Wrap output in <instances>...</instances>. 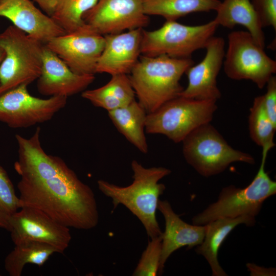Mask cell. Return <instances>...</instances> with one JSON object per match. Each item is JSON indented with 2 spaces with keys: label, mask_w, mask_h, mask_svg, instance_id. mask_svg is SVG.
<instances>
[{
  "label": "cell",
  "mask_w": 276,
  "mask_h": 276,
  "mask_svg": "<svg viewBox=\"0 0 276 276\" xmlns=\"http://www.w3.org/2000/svg\"><path fill=\"white\" fill-rule=\"evenodd\" d=\"M256 217L243 215L236 218H219L206 225V229L202 243L195 248L196 252L202 256L209 263L213 276H227L218 260V251L229 233L238 225L244 224L254 226Z\"/></svg>",
  "instance_id": "19"
},
{
  "label": "cell",
  "mask_w": 276,
  "mask_h": 276,
  "mask_svg": "<svg viewBox=\"0 0 276 276\" xmlns=\"http://www.w3.org/2000/svg\"><path fill=\"white\" fill-rule=\"evenodd\" d=\"M98 1L56 0L51 17L66 33L73 32L85 25L84 14L93 8Z\"/></svg>",
  "instance_id": "26"
},
{
  "label": "cell",
  "mask_w": 276,
  "mask_h": 276,
  "mask_svg": "<svg viewBox=\"0 0 276 276\" xmlns=\"http://www.w3.org/2000/svg\"><path fill=\"white\" fill-rule=\"evenodd\" d=\"M0 45L5 52L0 65V95L38 79L44 44L12 25L0 34Z\"/></svg>",
  "instance_id": "5"
},
{
  "label": "cell",
  "mask_w": 276,
  "mask_h": 276,
  "mask_svg": "<svg viewBox=\"0 0 276 276\" xmlns=\"http://www.w3.org/2000/svg\"><path fill=\"white\" fill-rule=\"evenodd\" d=\"M11 239L14 244L25 241L45 243L63 254L72 236L69 227L37 209L23 206L9 217Z\"/></svg>",
  "instance_id": "12"
},
{
  "label": "cell",
  "mask_w": 276,
  "mask_h": 276,
  "mask_svg": "<svg viewBox=\"0 0 276 276\" xmlns=\"http://www.w3.org/2000/svg\"><path fill=\"white\" fill-rule=\"evenodd\" d=\"M269 150L262 149L259 170L251 182L243 188L230 185L222 189L216 201L194 216L192 223L203 225L219 218H236L243 215L256 217L264 202L276 194V182L265 170Z\"/></svg>",
  "instance_id": "4"
},
{
  "label": "cell",
  "mask_w": 276,
  "mask_h": 276,
  "mask_svg": "<svg viewBox=\"0 0 276 276\" xmlns=\"http://www.w3.org/2000/svg\"><path fill=\"white\" fill-rule=\"evenodd\" d=\"M225 42L221 37L213 36L205 49L206 54L198 64L192 65L185 72L187 86L179 96L198 100L217 101L221 97L217 78L223 65Z\"/></svg>",
  "instance_id": "14"
},
{
  "label": "cell",
  "mask_w": 276,
  "mask_h": 276,
  "mask_svg": "<svg viewBox=\"0 0 276 276\" xmlns=\"http://www.w3.org/2000/svg\"><path fill=\"white\" fill-rule=\"evenodd\" d=\"M81 96L94 106L109 111L127 105L135 100V94L126 74L111 76L104 85L82 91Z\"/></svg>",
  "instance_id": "22"
},
{
  "label": "cell",
  "mask_w": 276,
  "mask_h": 276,
  "mask_svg": "<svg viewBox=\"0 0 276 276\" xmlns=\"http://www.w3.org/2000/svg\"><path fill=\"white\" fill-rule=\"evenodd\" d=\"M44 44L73 72L94 75L104 48L105 38L85 24L73 32L51 39Z\"/></svg>",
  "instance_id": "11"
},
{
  "label": "cell",
  "mask_w": 276,
  "mask_h": 276,
  "mask_svg": "<svg viewBox=\"0 0 276 276\" xmlns=\"http://www.w3.org/2000/svg\"><path fill=\"white\" fill-rule=\"evenodd\" d=\"M117 130L140 151L147 153L148 146L145 134L147 113L135 100L124 107L108 111Z\"/></svg>",
  "instance_id": "21"
},
{
  "label": "cell",
  "mask_w": 276,
  "mask_h": 276,
  "mask_svg": "<svg viewBox=\"0 0 276 276\" xmlns=\"http://www.w3.org/2000/svg\"><path fill=\"white\" fill-rule=\"evenodd\" d=\"M28 86L20 85L0 95V122L13 128L28 127L50 120L65 107L67 98L36 97Z\"/></svg>",
  "instance_id": "10"
},
{
  "label": "cell",
  "mask_w": 276,
  "mask_h": 276,
  "mask_svg": "<svg viewBox=\"0 0 276 276\" xmlns=\"http://www.w3.org/2000/svg\"><path fill=\"white\" fill-rule=\"evenodd\" d=\"M216 102L178 96L147 113L145 132L182 142L195 129L211 122L217 109Z\"/></svg>",
  "instance_id": "7"
},
{
  "label": "cell",
  "mask_w": 276,
  "mask_h": 276,
  "mask_svg": "<svg viewBox=\"0 0 276 276\" xmlns=\"http://www.w3.org/2000/svg\"><path fill=\"white\" fill-rule=\"evenodd\" d=\"M182 142L186 162L205 177L223 172L235 162L255 163L251 154L231 146L210 123L195 129Z\"/></svg>",
  "instance_id": "6"
},
{
  "label": "cell",
  "mask_w": 276,
  "mask_h": 276,
  "mask_svg": "<svg viewBox=\"0 0 276 276\" xmlns=\"http://www.w3.org/2000/svg\"><path fill=\"white\" fill-rule=\"evenodd\" d=\"M133 181L126 187H120L104 180L97 181L99 190L112 200L114 209L122 204L141 221L150 238L161 236L163 232L156 217L159 196L165 186L159 181L169 175L166 168H145L136 160L131 164Z\"/></svg>",
  "instance_id": "2"
},
{
  "label": "cell",
  "mask_w": 276,
  "mask_h": 276,
  "mask_svg": "<svg viewBox=\"0 0 276 276\" xmlns=\"http://www.w3.org/2000/svg\"><path fill=\"white\" fill-rule=\"evenodd\" d=\"M0 16L31 37L45 44L66 32L30 0H0Z\"/></svg>",
  "instance_id": "17"
},
{
  "label": "cell",
  "mask_w": 276,
  "mask_h": 276,
  "mask_svg": "<svg viewBox=\"0 0 276 276\" xmlns=\"http://www.w3.org/2000/svg\"><path fill=\"white\" fill-rule=\"evenodd\" d=\"M215 11L216 15L213 20L218 26L233 29L241 25L246 28L255 42L264 48L263 28L251 0H224Z\"/></svg>",
  "instance_id": "20"
},
{
  "label": "cell",
  "mask_w": 276,
  "mask_h": 276,
  "mask_svg": "<svg viewBox=\"0 0 276 276\" xmlns=\"http://www.w3.org/2000/svg\"><path fill=\"white\" fill-rule=\"evenodd\" d=\"M83 19L103 36L142 29L149 22L143 0H98Z\"/></svg>",
  "instance_id": "13"
},
{
  "label": "cell",
  "mask_w": 276,
  "mask_h": 276,
  "mask_svg": "<svg viewBox=\"0 0 276 276\" xmlns=\"http://www.w3.org/2000/svg\"><path fill=\"white\" fill-rule=\"evenodd\" d=\"M162 240V235L150 238L132 275L155 276L159 274Z\"/></svg>",
  "instance_id": "27"
},
{
  "label": "cell",
  "mask_w": 276,
  "mask_h": 276,
  "mask_svg": "<svg viewBox=\"0 0 276 276\" xmlns=\"http://www.w3.org/2000/svg\"><path fill=\"white\" fill-rule=\"evenodd\" d=\"M193 64L191 58L140 56L129 78L138 102L147 113L179 96L183 89L180 78Z\"/></svg>",
  "instance_id": "3"
},
{
  "label": "cell",
  "mask_w": 276,
  "mask_h": 276,
  "mask_svg": "<svg viewBox=\"0 0 276 276\" xmlns=\"http://www.w3.org/2000/svg\"><path fill=\"white\" fill-rule=\"evenodd\" d=\"M57 250L49 244L25 241L15 244L14 249L6 256L4 267L10 276H20L27 264L42 266Z\"/></svg>",
  "instance_id": "23"
},
{
  "label": "cell",
  "mask_w": 276,
  "mask_h": 276,
  "mask_svg": "<svg viewBox=\"0 0 276 276\" xmlns=\"http://www.w3.org/2000/svg\"><path fill=\"white\" fill-rule=\"evenodd\" d=\"M19 209V197L7 171L0 165V211L9 217Z\"/></svg>",
  "instance_id": "28"
},
{
  "label": "cell",
  "mask_w": 276,
  "mask_h": 276,
  "mask_svg": "<svg viewBox=\"0 0 276 276\" xmlns=\"http://www.w3.org/2000/svg\"><path fill=\"white\" fill-rule=\"evenodd\" d=\"M223 60L226 75L235 80H248L260 89L276 72V62L269 57L247 31H234L227 36Z\"/></svg>",
  "instance_id": "9"
},
{
  "label": "cell",
  "mask_w": 276,
  "mask_h": 276,
  "mask_svg": "<svg viewBox=\"0 0 276 276\" xmlns=\"http://www.w3.org/2000/svg\"><path fill=\"white\" fill-rule=\"evenodd\" d=\"M263 28L276 30V0H251Z\"/></svg>",
  "instance_id": "29"
},
{
  "label": "cell",
  "mask_w": 276,
  "mask_h": 276,
  "mask_svg": "<svg viewBox=\"0 0 276 276\" xmlns=\"http://www.w3.org/2000/svg\"><path fill=\"white\" fill-rule=\"evenodd\" d=\"M267 90L263 95L265 110L272 123L276 126V77L273 75L266 84Z\"/></svg>",
  "instance_id": "30"
},
{
  "label": "cell",
  "mask_w": 276,
  "mask_h": 276,
  "mask_svg": "<svg viewBox=\"0 0 276 276\" xmlns=\"http://www.w3.org/2000/svg\"><path fill=\"white\" fill-rule=\"evenodd\" d=\"M94 80V75H79L73 72L44 45L42 70L37 84L40 94L67 98L83 91Z\"/></svg>",
  "instance_id": "15"
},
{
  "label": "cell",
  "mask_w": 276,
  "mask_h": 276,
  "mask_svg": "<svg viewBox=\"0 0 276 276\" xmlns=\"http://www.w3.org/2000/svg\"><path fill=\"white\" fill-rule=\"evenodd\" d=\"M142 29L104 35L105 45L96 73L111 76L130 73L141 53Z\"/></svg>",
  "instance_id": "16"
},
{
  "label": "cell",
  "mask_w": 276,
  "mask_h": 276,
  "mask_svg": "<svg viewBox=\"0 0 276 276\" xmlns=\"http://www.w3.org/2000/svg\"><path fill=\"white\" fill-rule=\"evenodd\" d=\"M218 27L214 20L197 26L166 20L157 30L142 29L141 53L149 57L165 55L174 58H191L194 52L205 48Z\"/></svg>",
  "instance_id": "8"
},
{
  "label": "cell",
  "mask_w": 276,
  "mask_h": 276,
  "mask_svg": "<svg viewBox=\"0 0 276 276\" xmlns=\"http://www.w3.org/2000/svg\"><path fill=\"white\" fill-rule=\"evenodd\" d=\"M41 9L49 16H51L56 5V0H34Z\"/></svg>",
  "instance_id": "32"
},
{
  "label": "cell",
  "mask_w": 276,
  "mask_h": 276,
  "mask_svg": "<svg viewBox=\"0 0 276 276\" xmlns=\"http://www.w3.org/2000/svg\"><path fill=\"white\" fill-rule=\"evenodd\" d=\"M40 131L38 127L30 137L15 135L18 160L14 166L21 177L17 184L20 208L39 210L68 227H95L99 212L93 190L62 159L45 152Z\"/></svg>",
  "instance_id": "1"
},
{
  "label": "cell",
  "mask_w": 276,
  "mask_h": 276,
  "mask_svg": "<svg viewBox=\"0 0 276 276\" xmlns=\"http://www.w3.org/2000/svg\"><path fill=\"white\" fill-rule=\"evenodd\" d=\"M246 267L251 276L275 275V268H266L251 263H247Z\"/></svg>",
  "instance_id": "31"
},
{
  "label": "cell",
  "mask_w": 276,
  "mask_h": 276,
  "mask_svg": "<svg viewBox=\"0 0 276 276\" xmlns=\"http://www.w3.org/2000/svg\"><path fill=\"white\" fill-rule=\"evenodd\" d=\"M220 2L219 0H143L146 15L161 16L166 20H176L195 12L215 11Z\"/></svg>",
  "instance_id": "24"
},
{
  "label": "cell",
  "mask_w": 276,
  "mask_h": 276,
  "mask_svg": "<svg viewBox=\"0 0 276 276\" xmlns=\"http://www.w3.org/2000/svg\"><path fill=\"white\" fill-rule=\"evenodd\" d=\"M157 209L163 215L165 229L162 235V254L159 274L163 272L169 257L183 246L190 249L200 244L205 236L206 225L190 224L183 221L173 211L167 200L159 199Z\"/></svg>",
  "instance_id": "18"
},
{
  "label": "cell",
  "mask_w": 276,
  "mask_h": 276,
  "mask_svg": "<svg viewBox=\"0 0 276 276\" xmlns=\"http://www.w3.org/2000/svg\"><path fill=\"white\" fill-rule=\"evenodd\" d=\"M248 129L251 139L263 149L269 150L275 146L273 139L276 129L265 110L263 96L255 98L250 108Z\"/></svg>",
  "instance_id": "25"
},
{
  "label": "cell",
  "mask_w": 276,
  "mask_h": 276,
  "mask_svg": "<svg viewBox=\"0 0 276 276\" xmlns=\"http://www.w3.org/2000/svg\"><path fill=\"white\" fill-rule=\"evenodd\" d=\"M9 216L0 211V228L5 229L9 232L10 226L9 222Z\"/></svg>",
  "instance_id": "33"
},
{
  "label": "cell",
  "mask_w": 276,
  "mask_h": 276,
  "mask_svg": "<svg viewBox=\"0 0 276 276\" xmlns=\"http://www.w3.org/2000/svg\"><path fill=\"white\" fill-rule=\"evenodd\" d=\"M5 56V52L4 49L0 45V65Z\"/></svg>",
  "instance_id": "34"
}]
</instances>
